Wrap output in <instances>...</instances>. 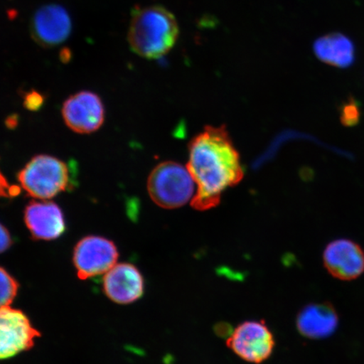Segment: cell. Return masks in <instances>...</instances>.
Here are the masks:
<instances>
[{
  "mask_svg": "<svg viewBox=\"0 0 364 364\" xmlns=\"http://www.w3.org/2000/svg\"><path fill=\"white\" fill-rule=\"evenodd\" d=\"M188 169L197 185L192 206L198 211L217 207L225 191L244 177L240 154L224 126H208L194 136Z\"/></svg>",
  "mask_w": 364,
  "mask_h": 364,
  "instance_id": "obj_1",
  "label": "cell"
},
{
  "mask_svg": "<svg viewBox=\"0 0 364 364\" xmlns=\"http://www.w3.org/2000/svg\"><path fill=\"white\" fill-rule=\"evenodd\" d=\"M180 35L178 22L161 6L136 7L127 33L130 48L140 57L162 58L175 47Z\"/></svg>",
  "mask_w": 364,
  "mask_h": 364,
  "instance_id": "obj_2",
  "label": "cell"
},
{
  "mask_svg": "<svg viewBox=\"0 0 364 364\" xmlns=\"http://www.w3.org/2000/svg\"><path fill=\"white\" fill-rule=\"evenodd\" d=\"M22 188L31 197L49 199L70 188V168L65 161L55 157L35 156L18 175Z\"/></svg>",
  "mask_w": 364,
  "mask_h": 364,
  "instance_id": "obj_3",
  "label": "cell"
},
{
  "mask_svg": "<svg viewBox=\"0 0 364 364\" xmlns=\"http://www.w3.org/2000/svg\"><path fill=\"white\" fill-rule=\"evenodd\" d=\"M194 186L188 168L174 161L159 164L148 179L150 198L159 207L166 209L181 208L193 200Z\"/></svg>",
  "mask_w": 364,
  "mask_h": 364,
  "instance_id": "obj_4",
  "label": "cell"
},
{
  "mask_svg": "<svg viewBox=\"0 0 364 364\" xmlns=\"http://www.w3.org/2000/svg\"><path fill=\"white\" fill-rule=\"evenodd\" d=\"M118 250L112 240L101 236H86L76 244L73 261L82 280L106 273L116 265Z\"/></svg>",
  "mask_w": 364,
  "mask_h": 364,
  "instance_id": "obj_5",
  "label": "cell"
},
{
  "mask_svg": "<svg viewBox=\"0 0 364 364\" xmlns=\"http://www.w3.org/2000/svg\"><path fill=\"white\" fill-rule=\"evenodd\" d=\"M40 336L24 312L10 306L0 308V360L28 351Z\"/></svg>",
  "mask_w": 364,
  "mask_h": 364,
  "instance_id": "obj_6",
  "label": "cell"
},
{
  "mask_svg": "<svg viewBox=\"0 0 364 364\" xmlns=\"http://www.w3.org/2000/svg\"><path fill=\"white\" fill-rule=\"evenodd\" d=\"M227 346L243 360L261 363L271 357L275 340L265 323L249 321L234 331L227 340Z\"/></svg>",
  "mask_w": 364,
  "mask_h": 364,
  "instance_id": "obj_7",
  "label": "cell"
},
{
  "mask_svg": "<svg viewBox=\"0 0 364 364\" xmlns=\"http://www.w3.org/2000/svg\"><path fill=\"white\" fill-rule=\"evenodd\" d=\"M63 120L77 134L94 133L103 124L105 107L99 95L90 91H80L63 103Z\"/></svg>",
  "mask_w": 364,
  "mask_h": 364,
  "instance_id": "obj_8",
  "label": "cell"
},
{
  "mask_svg": "<svg viewBox=\"0 0 364 364\" xmlns=\"http://www.w3.org/2000/svg\"><path fill=\"white\" fill-rule=\"evenodd\" d=\"M71 30L70 15L65 8L56 4L38 9L30 23L31 36L43 48H54L65 43Z\"/></svg>",
  "mask_w": 364,
  "mask_h": 364,
  "instance_id": "obj_9",
  "label": "cell"
},
{
  "mask_svg": "<svg viewBox=\"0 0 364 364\" xmlns=\"http://www.w3.org/2000/svg\"><path fill=\"white\" fill-rule=\"evenodd\" d=\"M323 262L329 274L341 281H353L364 272V250L355 241H331L323 253Z\"/></svg>",
  "mask_w": 364,
  "mask_h": 364,
  "instance_id": "obj_10",
  "label": "cell"
},
{
  "mask_svg": "<svg viewBox=\"0 0 364 364\" xmlns=\"http://www.w3.org/2000/svg\"><path fill=\"white\" fill-rule=\"evenodd\" d=\"M103 290L113 302L132 304L144 294V277L133 264H116L104 276Z\"/></svg>",
  "mask_w": 364,
  "mask_h": 364,
  "instance_id": "obj_11",
  "label": "cell"
},
{
  "mask_svg": "<svg viewBox=\"0 0 364 364\" xmlns=\"http://www.w3.org/2000/svg\"><path fill=\"white\" fill-rule=\"evenodd\" d=\"M24 220L35 240H56L66 230L62 209L53 202H31L25 208Z\"/></svg>",
  "mask_w": 364,
  "mask_h": 364,
  "instance_id": "obj_12",
  "label": "cell"
},
{
  "mask_svg": "<svg viewBox=\"0 0 364 364\" xmlns=\"http://www.w3.org/2000/svg\"><path fill=\"white\" fill-rule=\"evenodd\" d=\"M338 314L330 303L308 304L297 317L299 333L309 339L329 338L338 329Z\"/></svg>",
  "mask_w": 364,
  "mask_h": 364,
  "instance_id": "obj_13",
  "label": "cell"
},
{
  "mask_svg": "<svg viewBox=\"0 0 364 364\" xmlns=\"http://www.w3.org/2000/svg\"><path fill=\"white\" fill-rule=\"evenodd\" d=\"M313 50L318 60L336 68L351 67L356 58L353 41L339 33L321 36L314 43Z\"/></svg>",
  "mask_w": 364,
  "mask_h": 364,
  "instance_id": "obj_14",
  "label": "cell"
},
{
  "mask_svg": "<svg viewBox=\"0 0 364 364\" xmlns=\"http://www.w3.org/2000/svg\"><path fill=\"white\" fill-rule=\"evenodd\" d=\"M19 284L10 273L0 267V308L11 306L15 300Z\"/></svg>",
  "mask_w": 364,
  "mask_h": 364,
  "instance_id": "obj_15",
  "label": "cell"
},
{
  "mask_svg": "<svg viewBox=\"0 0 364 364\" xmlns=\"http://www.w3.org/2000/svg\"><path fill=\"white\" fill-rule=\"evenodd\" d=\"M361 117L360 107L357 101L350 98L341 109V121L345 126L353 127L358 124Z\"/></svg>",
  "mask_w": 364,
  "mask_h": 364,
  "instance_id": "obj_16",
  "label": "cell"
},
{
  "mask_svg": "<svg viewBox=\"0 0 364 364\" xmlns=\"http://www.w3.org/2000/svg\"><path fill=\"white\" fill-rule=\"evenodd\" d=\"M20 193V188L16 186H10L8 181L0 171V198L16 197Z\"/></svg>",
  "mask_w": 364,
  "mask_h": 364,
  "instance_id": "obj_17",
  "label": "cell"
},
{
  "mask_svg": "<svg viewBox=\"0 0 364 364\" xmlns=\"http://www.w3.org/2000/svg\"><path fill=\"white\" fill-rule=\"evenodd\" d=\"M43 102L44 100L42 95L33 91V92L26 94L24 105L26 109L36 111L43 106Z\"/></svg>",
  "mask_w": 364,
  "mask_h": 364,
  "instance_id": "obj_18",
  "label": "cell"
},
{
  "mask_svg": "<svg viewBox=\"0 0 364 364\" xmlns=\"http://www.w3.org/2000/svg\"><path fill=\"white\" fill-rule=\"evenodd\" d=\"M13 239L10 231L0 223V254L11 247Z\"/></svg>",
  "mask_w": 364,
  "mask_h": 364,
  "instance_id": "obj_19",
  "label": "cell"
}]
</instances>
